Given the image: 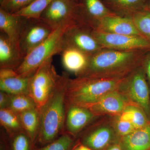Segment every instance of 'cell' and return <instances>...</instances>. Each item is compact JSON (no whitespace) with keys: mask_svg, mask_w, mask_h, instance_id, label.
I'll return each mask as SVG.
<instances>
[{"mask_svg":"<svg viewBox=\"0 0 150 150\" xmlns=\"http://www.w3.org/2000/svg\"><path fill=\"white\" fill-rule=\"evenodd\" d=\"M130 103L118 89L106 94L85 108L95 115L102 113L118 115Z\"/></svg>","mask_w":150,"mask_h":150,"instance_id":"obj_11","label":"cell"},{"mask_svg":"<svg viewBox=\"0 0 150 150\" xmlns=\"http://www.w3.org/2000/svg\"></svg>","mask_w":150,"mask_h":150,"instance_id":"obj_39","label":"cell"},{"mask_svg":"<svg viewBox=\"0 0 150 150\" xmlns=\"http://www.w3.org/2000/svg\"><path fill=\"white\" fill-rule=\"evenodd\" d=\"M62 64L65 69L77 77L82 76L88 65L90 55L77 48L64 46L60 53Z\"/></svg>","mask_w":150,"mask_h":150,"instance_id":"obj_14","label":"cell"},{"mask_svg":"<svg viewBox=\"0 0 150 150\" xmlns=\"http://www.w3.org/2000/svg\"><path fill=\"white\" fill-rule=\"evenodd\" d=\"M1 1H2V0H1Z\"/></svg>","mask_w":150,"mask_h":150,"instance_id":"obj_38","label":"cell"},{"mask_svg":"<svg viewBox=\"0 0 150 150\" xmlns=\"http://www.w3.org/2000/svg\"><path fill=\"white\" fill-rule=\"evenodd\" d=\"M69 79L67 73H63L56 89L40 111V129L35 148L48 144L64 133L67 108L66 93Z\"/></svg>","mask_w":150,"mask_h":150,"instance_id":"obj_2","label":"cell"},{"mask_svg":"<svg viewBox=\"0 0 150 150\" xmlns=\"http://www.w3.org/2000/svg\"><path fill=\"white\" fill-rule=\"evenodd\" d=\"M25 18L8 12L0 8V29L19 50L18 43Z\"/></svg>","mask_w":150,"mask_h":150,"instance_id":"obj_15","label":"cell"},{"mask_svg":"<svg viewBox=\"0 0 150 150\" xmlns=\"http://www.w3.org/2000/svg\"><path fill=\"white\" fill-rule=\"evenodd\" d=\"M16 70L9 68L1 69L0 70V79H8L18 76Z\"/></svg>","mask_w":150,"mask_h":150,"instance_id":"obj_31","label":"cell"},{"mask_svg":"<svg viewBox=\"0 0 150 150\" xmlns=\"http://www.w3.org/2000/svg\"><path fill=\"white\" fill-rule=\"evenodd\" d=\"M143 51L102 49L90 55L86 69L80 76L125 77L141 66Z\"/></svg>","mask_w":150,"mask_h":150,"instance_id":"obj_1","label":"cell"},{"mask_svg":"<svg viewBox=\"0 0 150 150\" xmlns=\"http://www.w3.org/2000/svg\"><path fill=\"white\" fill-rule=\"evenodd\" d=\"M142 67L146 74L150 90V55L142 62Z\"/></svg>","mask_w":150,"mask_h":150,"instance_id":"obj_33","label":"cell"},{"mask_svg":"<svg viewBox=\"0 0 150 150\" xmlns=\"http://www.w3.org/2000/svg\"><path fill=\"white\" fill-rule=\"evenodd\" d=\"M125 77L79 76L74 79L69 78L66 93L67 105L86 107L106 94L118 90Z\"/></svg>","mask_w":150,"mask_h":150,"instance_id":"obj_3","label":"cell"},{"mask_svg":"<svg viewBox=\"0 0 150 150\" xmlns=\"http://www.w3.org/2000/svg\"><path fill=\"white\" fill-rule=\"evenodd\" d=\"M77 23H66L59 25L50 35L25 57L21 64L16 70L20 76L30 77L44 62L60 54L64 46V35L70 26Z\"/></svg>","mask_w":150,"mask_h":150,"instance_id":"obj_4","label":"cell"},{"mask_svg":"<svg viewBox=\"0 0 150 150\" xmlns=\"http://www.w3.org/2000/svg\"><path fill=\"white\" fill-rule=\"evenodd\" d=\"M23 129L35 145L40 131V116L37 108L19 113Z\"/></svg>","mask_w":150,"mask_h":150,"instance_id":"obj_20","label":"cell"},{"mask_svg":"<svg viewBox=\"0 0 150 150\" xmlns=\"http://www.w3.org/2000/svg\"><path fill=\"white\" fill-rule=\"evenodd\" d=\"M11 96V95L4 92H0V109L8 107Z\"/></svg>","mask_w":150,"mask_h":150,"instance_id":"obj_34","label":"cell"},{"mask_svg":"<svg viewBox=\"0 0 150 150\" xmlns=\"http://www.w3.org/2000/svg\"><path fill=\"white\" fill-rule=\"evenodd\" d=\"M9 108L19 114L26 110L36 108V105L28 95H11Z\"/></svg>","mask_w":150,"mask_h":150,"instance_id":"obj_25","label":"cell"},{"mask_svg":"<svg viewBox=\"0 0 150 150\" xmlns=\"http://www.w3.org/2000/svg\"><path fill=\"white\" fill-rule=\"evenodd\" d=\"M116 133L113 127L103 125L90 131L81 139L82 144L93 150H100L111 142Z\"/></svg>","mask_w":150,"mask_h":150,"instance_id":"obj_16","label":"cell"},{"mask_svg":"<svg viewBox=\"0 0 150 150\" xmlns=\"http://www.w3.org/2000/svg\"><path fill=\"white\" fill-rule=\"evenodd\" d=\"M85 25L75 23L68 28L64 35V46L77 48L89 55L105 49L96 39L92 30Z\"/></svg>","mask_w":150,"mask_h":150,"instance_id":"obj_9","label":"cell"},{"mask_svg":"<svg viewBox=\"0 0 150 150\" xmlns=\"http://www.w3.org/2000/svg\"><path fill=\"white\" fill-rule=\"evenodd\" d=\"M107 150H122L120 145H114L110 147Z\"/></svg>","mask_w":150,"mask_h":150,"instance_id":"obj_35","label":"cell"},{"mask_svg":"<svg viewBox=\"0 0 150 150\" xmlns=\"http://www.w3.org/2000/svg\"><path fill=\"white\" fill-rule=\"evenodd\" d=\"M118 90L133 104L142 108L150 120V90L142 66L123 79Z\"/></svg>","mask_w":150,"mask_h":150,"instance_id":"obj_6","label":"cell"},{"mask_svg":"<svg viewBox=\"0 0 150 150\" xmlns=\"http://www.w3.org/2000/svg\"><path fill=\"white\" fill-rule=\"evenodd\" d=\"M30 79V77H25L18 75L8 79H0V90L12 96L28 95Z\"/></svg>","mask_w":150,"mask_h":150,"instance_id":"obj_21","label":"cell"},{"mask_svg":"<svg viewBox=\"0 0 150 150\" xmlns=\"http://www.w3.org/2000/svg\"><path fill=\"white\" fill-rule=\"evenodd\" d=\"M120 145L122 150H150V123L122 137Z\"/></svg>","mask_w":150,"mask_h":150,"instance_id":"obj_18","label":"cell"},{"mask_svg":"<svg viewBox=\"0 0 150 150\" xmlns=\"http://www.w3.org/2000/svg\"><path fill=\"white\" fill-rule=\"evenodd\" d=\"M53 0H35L13 14L28 18H40L41 14Z\"/></svg>","mask_w":150,"mask_h":150,"instance_id":"obj_24","label":"cell"},{"mask_svg":"<svg viewBox=\"0 0 150 150\" xmlns=\"http://www.w3.org/2000/svg\"><path fill=\"white\" fill-rule=\"evenodd\" d=\"M72 150H79V149H78V147L76 148H74V147Z\"/></svg>","mask_w":150,"mask_h":150,"instance_id":"obj_37","label":"cell"},{"mask_svg":"<svg viewBox=\"0 0 150 150\" xmlns=\"http://www.w3.org/2000/svg\"><path fill=\"white\" fill-rule=\"evenodd\" d=\"M3 134L1 138V150H35V145L24 131Z\"/></svg>","mask_w":150,"mask_h":150,"instance_id":"obj_19","label":"cell"},{"mask_svg":"<svg viewBox=\"0 0 150 150\" xmlns=\"http://www.w3.org/2000/svg\"><path fill=\"white\" fill-rule=\"evenodd\" d=\"M35 0H2L1 7L11 14H14L26 7Z\"/></svg>","mask_w":150,"mask_h":150,"instance_id":"obj_29","label":"cell"},{"mask_svg":"<svg viewBox=\"0 0 150 150\" xmlns=\"http://www.w3.org/2000/svg\"><path fill=\"white\" fill-rule=\"evenodd\" d=\"M78 148L79 150H93L85 145L82 144L78 146Z\"/></svg>","mask_w":150,"mask_h":150,"instance_id":"obj_36","label":"cell"},{"mask_svg":"<svg viewBox=\"0 0 150 150\" xmlns=\"http://www.w3.org/2000/svg\"><path fill=\"white\" fill-rule=\"evenodd\" d=\"M115 4L125 8H129L136 5L142 0H111Z\"/></svg>","mask_w":150,"mask_h":150,"instance_id":"obj_32","label":"cell"},{"mask_svg":"<svg viewBox=\"0 0 150 150\" xmlns=\"http://www.w3.org/2000/svg\"><path fill=\"white\" fill-rule=\"evenodd\" d=\"M64 133L75 137L93 120L95 115L86 108L67 105Z\"/></svg>","mask_w":150,"mask_h":150,"instance_id":"obj_12","label":"cell"},{"mask_svg":"<svg viewBox=\"0 0 150 150\" xmlns=\"http://www.w3.org/2000/svg\"><path fill=\"white\" fill-rule=\"evenodd\" d=\"M54 30L40 18H26L18 43L19 50L23 59L46 40Z\"/></svg>","mask_w":150,"mask_h":150,"instance_id":"obj_7","label":"cell"},{"mask_svg":"<svg viewBox=\"0 0 150 150\" xmlns=\"http://www.w3.org/2000/svg\"><path fill=\"white\" fill-rule=\"evenodd\" d=\"M114 122V128L116 134L123 137L136 130L131 121L121 118L119 115Z\"/></svg>","mask_w":150,"mask_h":150,"instance_id":"obj_30","label":"cell"},{"mask_svg":"<svg viewBox=\"0 0 150 150\" xmlns=\"http://www.w3.org/2000/svg\"><path fill=\"white\" fill-rule=\"evenodd\" d=\"M23 59L18 48L3 33L0 34V67L16 70Z\"/></svg>","mask_w":150,"mask_h":150,"instance_id":"obj_17","label":"cell"},{"mask_svg":"<svg viewBox=\"0 0 150 150\" xmlns=\"http://www.w3.org/2000/svg\"><path fill=\"white\" fill-rule=\"evenodd\" d=\"M40 18L54 29L66 23H77L73 3L71 0H53Z\"/></svg>","mask_w":150,"mask_h":150,"instance_id":"obj_10","label":"cell"},{"mask_svg":"<svg viewBox=\"0 0 150 150\" xmlns=\"http://www.w3.org/2000/svg\"><path fill=\"white\" fill-rule=\"evenodd\" d=\"M62 76L56 71L51 59L40 65L30 77L28 95L39 112L54 92Z\"/></svg>","mask_w":150,"mask_h":150,"instance_id":"obj_5","label":"cell"},{"mask_svg":"<svg viewBox=\"0 0 150 150\" xmlns=\"http://www.w3.org/2000/svg\"><path fill=\"white\" fill-rule=\"evenodd\" d=\"M0 122L8 134L23 131L18 114L8 108L0 109Z\"/></svg>","mask_w":150,"mask_h":150,"instance_id":"obj_23","label":"cell"},{"mask_svg":"<svg viewBox=\"0 0 150 150\" xmlns=\"http://www.w3.org/2000/svg\"><path fill=\"white\" fill-rule=\"evenodd\" d=\"M118 115L131 121L136 130L144 128L150 123L149 118L145 111L139 106L131 103Z\"/></svg>","mask_w":150,"mask_h":150,"instance_id":"obj_22","label":"cell"},{"mask_svg":"<svg viewBox=\"0 0 150 150\" xmlns=\"http://www.w3.org/2000/svg\"><path fill=\"white\" fill-rule=\"evenodd\" d=\"M132 19L142 36L150 41V12L138 13L133 16Z\"/></svg>","mask_w":150,"mask_h":150,"instance_id":"obj_27","label":"cell"},{"mask_svg":"<svg viewBox=\"0 0 150 150\" xmlns=\"http://www.w3.org/2000/svg\"><path fill=\"white\" fill-rule=\"evenodd\" d=\"M86 10L92 18L98 20L110 16L109 11L100 0H84Z\"/></svg>","mask_w":150,"mask_h":150,"instance_id":"obj_28","label":"cell"},{"mask_svg":"<svg viewBox=\"0 0 150 150\" xmlns=\"http://www.w3.org/2000/svg\"><path fill=\"white\" fill-rule=\"evenodd\" d=\"M75 137L64 133L56 139L34 150H72L74 147Z\"/></svg>","mask_w":150,"mask_h":150,"instance_id":"obj_26","label":"cell"},{"mask_svg":"<svg viewBox=\"0 0 150 150\" xmlns=\"http://www.w3.org/2000/svg\"><path fill=\"white\" fill-rule=\"evenodd\" d=\"M96 30L113 34L142 36L132 18L114 16L99 20L98 27Z\"/></svg>","mask_w":150,"mask_h":150,"instance_id":"obj_13","label":"cell"},{"mask_svg":"<svg viewBox=\"0 0 150 150\" xmlns=\"http://www.w3.org/2000/svg\"><path fill=\"white\" fill-rule=\"evenodd\" d=\"M93 34L104 48L119 51L145 50L150 48V41L142 36L113 34L92 30Z\"/></svg>","mask_w":150,"mask_h":150,"instance_id":"obj_8","label":"cell"}]
</instances>
